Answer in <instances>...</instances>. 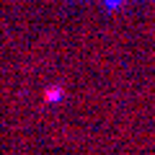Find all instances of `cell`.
Segmentation results:
<instances>
[{
    "label": "cell",
    "instance_id": "cell-1",
    "mask_svg": "<svg viewBox=\"0 0 155 155\" xmlns=\"http://www.w3.org/2000/svg\"><path fill=\"white\" fill-rule=\"evenodd\" d=\"M119 3H122V0H106V5H109V8H116Z\"/></svg>",
    "mask_w": 155,
    "mask_h": 155
}]
</instances>
